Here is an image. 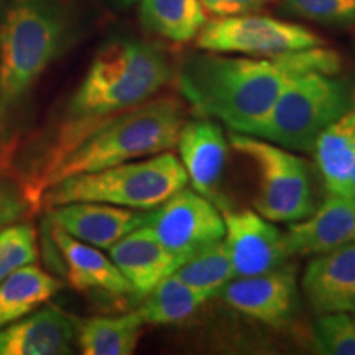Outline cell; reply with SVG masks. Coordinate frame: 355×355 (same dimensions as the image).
I'll use <instances>...</instances> for the list:
<instances>
[{
	"label": "cell",
	"instance_id": "cell-21",
	"mask_svg": "<svg viewBox=\"0 0 355 355\" xmlns=\"http://www.w3.org/2000/svg\"><path fill=\"white\" fill-rule=\"evenodd\" d=\"M63 283L38 265L28 263L0 283V327L37 311L61 290Z\"/></svg>",
	"mask_w": 355,
	"mask_h": 355
},
{
	"label": "cell",
	"instance_id": "cell-19",
	"mask_svg": "<svg viewBox=\"0 0 355 355\" xmlns=\"http://www.w3.org/2000/svg\"><path fill=\"white\" fill-rule=\"evenodd\" d=\"M313 153L327 193L349 196L355 163V94L349 109L321 132Z\"/></svg>",
	"mask_w": 355,
	"mask_h": 355
},
{
	"label": "cell",
	"instance_id": "cell-31",
	"mask_svg": "<svg viewBox=\"0 0 355 355\" xmlns=\"http://www.w3.org/2000/svg\"><path fill=\"white\" fill-rule=\"evenodd\" d=\"M349 196H355V163H354V168H352V175H350Z\"/></svg>",
	"mask_w": 355,
	"mask_h": 355
},
{
	"label": "cell",
	"instance_id": "cell-28",
	"mask_svg": "<svg viewBox=\"0 0 355 355\" xmlns=\"http://www.w3.org/2000/svg\"><path fill=\"white\" fill-rule=\"evenodd\" d=\"M35 207L26 188H20L10 178L0 176V230L24 220Z\"/></svg>",
	"mask_w": 355,
	"mask_h": 355
},
{
	"label": "cell",
	"instance_id": "cell-16",
	"mask_svg": "<svg viewBox=\"0 0 355 355\" xmlns=\"http://www.w3.org/2000/svg\"><path fill=\"white\" fill-rule=\"evenodd\" d=\"M303 291L314 313H355V242L314 257Z\"/></svg>",
	"mask_w": 355,
	"mask_h": 355
},
{
	"label": "cell",
	"instance_id": "cell-1",
	"mask_svg": "<svg viewBox=\"0 0 355 355\" xmlns=\"http://www.w3.org/2000/svg\"><path fill=\"white\" fill-rule=\"evenodd\" d=\"M340 69L343 58L324 44L268 58L204 51L186 58L178 84L202 117L250 135L293 79L306 73L339 74Z\"/></svg>",
	"mask_w": 355,
	"mask_h": 355
},
{
	"label": "cell",
	"instance_id": "cell-20",
	"mask_svg": "<svg viewBox=\"0 0 355 355\" xmlns=\"http://www.w3.org/2000/svg\"><path fill=\"white\" fill-rule=\"evenodd\" d=\"M145 326L139 311L83 319L76 321V344L84 355H130L137 350Z\"/></svg>",
	"mask_w": 355,
	"mask_h": 355
},
{
	"label": "cell",
	"instance_id": "cell-22",
	"mask_svg": "<svg viewBox=\"0 0 355 355\" xmlns=\"http://www.w3.org/2000/svg\"><path fill=\"white\" fill-rule=\"evenodd\" d=\"M140 21L150 33L173 43H188L207 24L201 0H140Z\"/></svg>",
	"mask_w": 355,
	"mask_h": 355
},
{
	"label": "cell",
	"instance_id": "cell-7",
	"mask_svg": "<svg viewBox=\"0 0 355 355\" xmlns=\"http://www.w3.org/2000/svg\"><path fill=\"white\" fill-rule=\"evenodd\" d=\"M229 144L250 159L259 175L255 211L272 222H298L318 207L309 165L291 150L259 137L230 132Z\"/></svg>",
	"mask_w": 355,
	"mask_h": 355
},
{
	"label": "cell",
	"instance_id": "cell-26",
	"mask_svg": "<svg viewBox=\"0 0 355 355\" xmlns=\"http://www.w3.org/2000/svg\"><path fill=\"white\" fill-rule=\"evenodd\" d=\"M319 352L327 355H355V316L350 313L319 314L314 324Z\"/></svg>",
	"mask_w": 355,
	"mask_h": 355
},
{
	"label": "cell",
	"instance_id": "cell-14",
	"mask_svg": "<svg viewBox=\"0 0 355 355\" xmlns=\"http://www.w3.org/2000/svg\"><path fill=\"white\" fill-rule=\"evenodd\" d=\"M175 148L193 189L216 201L229 155V140L222 127L209 117L184 121Z\"/></svg>",
	"mask_w": 355,
	"mask_h": 355
},
{
	"label": "cell",
	"instance_id": "cell-12",
	"mask_svg": "<svg viewBox=\"0 0 355 355\" xmlns=\"http://www.w3.org/2000/svg\"><path fill=\"white\" fill-rule=\"evenodd\" d=\"M46 211L51 225L101 250H109L128 232L144 225L148 217V211L91 201L61 204Z\"/></svg>",
	"mask_w": 355,
	"mask_h": 355
},
{
	"label": "cell",
	"instance_id": "cell-6",
	"mask_svg": "<svg viewBox=\"0 0 355 355\" xmlns=\"http://www.w3.org/2000/svg\"><path fill=\"white\" fill-rule=\"evenodd\" d=\"M355 89L337 74L306 73L283 89L250 135L313 153L318 137L352 104Z\"/></svg>",
	"mask_w": 355,
	"mask_h": 355
},
{
	"label": "cell",
	"instance_id": "cell-4",
	"mask_svg": "<svg viewBox=\"0 0 355 355\" xmlns=\"http://www.w3.org/2000/svg\"><path fill=\"white\" fill-rule=\"evenodd\" d=\"M58 0H8L0 19V121L10 115L69 38Z\"/></svg>",
	"mask_w": 355,
	"mask_h": 355
},
{
	"label": "cell",
	"instance_id": "cell-5",
	"mask_svg": "<svg viewBox=\"0 0 355 355\" xmlns=\"http://www.w3.org/2000/svg\"><path fill=\"white\" fill-rule=\"evenodd\" d=\"M186 175L180 158L163 152L104 170L64 178L43 191L38 206L48 209L68 202L91 201L152 211L168 198L186 188Z\"/></svg>",
	"mask_w": 355,
	"mask_h": 355
},
{
	"label": "cell",
	"instance_id": "cell-10",
	"mask_svg": "<svg viewBox=\"0 0 355 355\" xmlns=\"http://www.w3.org/2000/svg\"><path fill=\"white\" fill-rule=\"evenodd\" d=\"M224 243L234 275L252 277L286 263L290 259L285 232L257 211L224 209Z\"/></svg>",
	"mask_w": 355,
	"mask_h": 355
},
{
	"label": "cell",
	"instance_id": "cell-18",
	"mask_svg": "<svg viewBox=\"0 0 355 355\" xmlns=\"http://www.w3.org/2000/svg\"><path fill=\"white\" fill-rule=\"evenodd\" d=\"M50 234L66 265L69 285L74 290L101 291L114 296L132 295L130 283L112 259L102 254L101 248L71 237L56 225H51Z\"/></svg>",
	"mask_w": 355,
	"mask_h": 355
},
{
	"label": "cell",
	"instance_id": "cell-15",
	"mask_svg": "<svg viewBox=\"0 0 355 355\" xmlns=\"http://www.w3.org/2000/svg\"><path fill=\"white\" fill-rule=\"evenodd\" d=\"M76 344V319L44 306L0 327V355H64Z\"/></svg>",
	"mask_w": 355,
	"mask_h": 355
},
{
	"label": "cell",
	"instance_id": "cell-23",
	"mask_svg": "<svg viewBox=\"0 0 355 355\" xmlns=\"http://www.w3.org/2000/svg\"><path fill=\"white\" fill-rule=\"evenodd\" d=\"M211 298L214 296L209 293L189 286L175 275H168L145 296L139 313L146 326L178 324L198 313V309H201V306Z\"/></svg>",
	"mask_w": 355,
	"mask_h": 355
},
{
	"label": "cell",
	"instance_id": "cell-11",
	"mask_svg": "<svg viewBox=\"0 0 355 355\" xmlns=\"http://www.w3.org/2000/svg\"><path fill=\"white\" fill-rule=\"evenodd\" d=\"M217 296L243 316L279 327L290 321L296 309V270L283 263L265 273L237 277L225 283Z\"/></svg>",
	"mask_w": 355,
	"mask_h": 355
},
{
	"label": "cell",
	"instance_id": "cell-8",
	"mask_svg": "<svg viewBox=\"0 0 355 355\" xmlns=\"http://www.w3.org/2000/svg\"><path fill=\"white\" fill-rule=\"evenodd\" d=\"M201 51L242 56H278L326 44L324 38L300 24L268 15L241 13L217 17L198 33Z\"/></svg>",
	"mask_w": 355,
	"mask_h": 355
},
{
	"label": "cell",
	"instance_id": "cell-25",
	"mask_svg": "<svg viewBox=\"0 0 355 355\" xmlns=\"http://www.w3.org/2000/svg\"><path fill=\"white\" fill-rule=\"evenodd\" d=\"M38 259L37 232L28 222H15L0 230V283L20 266Z\"/></svg>",
	"mask_w": 355,
	"mask_h": 355
},
{
	"label": "cell",
	"instance_id": "cell-29",
	"mask_svg": "<svg viewBox=\"0 0 355 355\" xmlns=\"http://www.w3.org/2000/svg\"><path fill=\"white\" fill-rule=\"evenodd\" d=\"M270 2H275V0H201L206 12H209L216 17L250 13L265 7Z\"/></svg>",
	"mask_w": 355,
	"mask_h": 355
},
{
	"label": "cell",
	"instance_id": "cell-17",
	"mask_svg": "<svg viewBox=\"0 0 355 355\" xmlns=\"http://www.w3.org/2000/svg\"><path fill=\"white\" fill-rule=\"evenodd\" d=\"M109 257L130 283L132 295L139 298H145L181 263L145 224L114 243L109 248Z\"/></svg>",
	"mask_w": 355,
	"mask_h": 355
},
{
	"label": "cell",
	"instance_id": "cell-2",
	"mask_svg": "<svg viewBox=\"0 0 355 355\" xmlns=\"http://www.w3.org/2000/svg\"><path fill=\"white\" fill-rule=\"evenodd\" d=\"M171 78L170 60L157 44L130 37L102 44L71 96L48 163L68 152L102 122L157 97Z\"/></svg>",
	"mask_w": 355,
	"mask_h": 355
},
{
	"label": "cell",
	"instance_id": "cell-27",
	"mask_svg": "<svg viewBox=\"0 0 355 355\" xmlns=\"http://www.w3.org/2000/svg\"><path fill=\"white\" fill-rule=\"evenodd\" d=\"M290 13L329 26L355 24V0H283Z\"/></svg>",
	"mask_w": 355,
	"mask_h": 355
},
{
	"label": "cell",
	"instance_id": "cell-9",
	"mask_svg": "<svg viewBox=\"0 0 355 355\" xmlns=\"http://www.w3.org/2000/svg\"><path fill=\"white\" fill-rule=\"evenodd\" d=\"M145 225L181 261L224 239V220L214 201L194 189H180L148 211Z\"/></svg>",
	"mask_w": 355,
	"mask_h": 355
},
{
	"label": "cell",
	"instance_id": "cell-24",
	"mask_svg": "<svg viewBox=\"0 0 355 355\" xmlns=\"http://www.w3.org/2000/svg\"><path fill=\"white\" fill-rule=\"evenodd\" d=\"M171 275L212 296L219 295L220 288L235 278L224 239L194 252Z\"/></svg>",
	"mask_w": 355,
	"mask_h": 355
},
{
	"label": "cell",
	"instance_id": "cell-3",
	"mask_svg": "<svg viewBox=\"0 0 355 355\" xmlns=\"http://www.w3.org/2000/svg\"><path fill=\"white\" fill-rule=\"evenodd\" d=\"M184 121V104L173 96H157L123 110L92 128L61 157L46 163L26 191L38 207L43 191L64 178L171 152Z\"/></svg>",
	"mask_w": 355,
	"mask_h": 355
},
{
	"label": "cell",
	"instance_id": "cell-13",
	"mask_svg": "<svg viewBox=\"0 0 355 355\" xmlns=\"http://www.w3.org/2000/svg\"><path fill=\"white\" fill-rule=\"evenodd\" d=\"M290 257H316L355 242V196L327 193L304 219L291 222L286 232Z\"/></svg>",
	"mask_w": 355,
	"mask_h": 355
},
{
	"label": "cell",
	"instance_id": "cell-30",
	"mask_svg": "<svg viewBox=\"0 0 355 355\" xmlns=\"http://www.w3.org/2000/svg\"><path fill=\"white\" fill-rule=\"evenodd\" d=\"M112 2H114V3H117L119 7H122V8H127V7L133 6V3L140 2V0H112Z\"/></svg>",
	"mask_w": 355,
	"mask_h": 355
}]
</instances>
